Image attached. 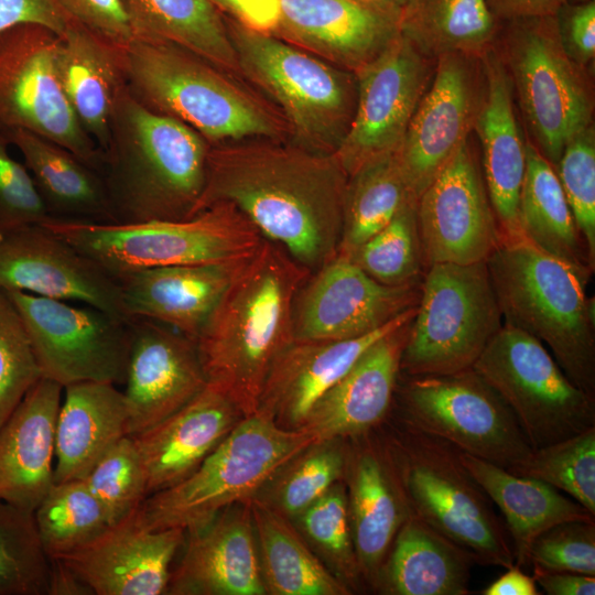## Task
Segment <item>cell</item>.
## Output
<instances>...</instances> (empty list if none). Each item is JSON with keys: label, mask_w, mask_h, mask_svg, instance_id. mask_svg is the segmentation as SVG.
Instances as JSON below:
<instances>
[{"label": "cell", "mask_w": 595, "mask_h": 595, "mask_svg": "<svg viewBox=\"0 0 595 595\" xmlns=\"http://www.w3.org/2000/svg\"><path fill=\"white\" fill-rule=\"evenodd\" d=\"M60 36L23 23L0 34V133L24 130L67 149L101 173L102 153L76 118L57 72Z\"/></svg>", "instance_id": "obj_14"}, {"label": "cell", "mask_w": 595, "mask_h": 595, "mask_svg": "<svg viewBox=\"0 0 595 595\" xmlns=\"http://www.w3.org/2000/svg\"><path fill=\"white\" fill-rule=\"evenodd\" d=\"M343 440L314 442L289 459L256 496L293 519L345 475Z\"/></svg>", "instance_id": "obj_43"}, {"label": "cell", "mask_w": 595, "mask_h": 595, "mask_svg": "<svg viewBox=\"0 0 595 595\" xmlns=\"http://www.w3.org/2000/svg\"><path fill=\"white\" fill-rule=\"evenodd\" d=\"M399 23L400 33L434 61L448 53L482 57L501 28L486 0H408Z\"/></svg>", "instance_id": "obj_40"}, {"label": "cell", "mask_w": 595, "mask_h": 595, "mask_svg": "<svg viewBox=\"0 0 595 595\" xmlns=\"http://www.w3.org/2000/svg\"><path fill=\"white\" fill-rule=\"evenodd\" d=\"M311 273L264 239L195 340L207 385L244 416L258 410L273 361L294 340V303Z\"/></svg>", "instance_id": "obj_2"}, {"label": "cell", "mask_w": 595, "mask_h": 595, "mask_svg": "<svg viewBox=\"0 0 595 595\" xmlns=\"http://www.w3.org/2000/svg\"><path fill=\"white\" fill-rule=\"evenodd\" d=\"M314 442L303 429H282L257 410L190 476L148 496L137 508L138 518L152 530H199L227 507L255 498L289 459Z\"/></svg>", "instance_id": "obj_8"}, {"label": "cell", "mask_w": 595, "mask_h": 595, "mask_svg": "<svg viewBox=\"0 0 595 595\" xmlns=\"http://www.w3.org/2000/svg\"><path fill=\"white\" fill-rule=\"evenodd\" d=\"M529 565L595 576V521H566L551 527L531 544Z\"/></svg>", "instance_id": "obj_51"}, {"label": "cell", "mask_w": 595, "mask_h": 595, "mask_svg": "<svg viewBox=\"0 0 595 595\" xmlns=\"http://www.w3.org/2000/svg\"><path fill=\"white\" fill-rule=\"evenodd\" d=\"M509 472L565 493L595 516V426L532 450L528 458Z\"/></svg>", "instance_id": "obj_46"}, {"label": "cell", "mask_w": 595, "mask_h": 595, "mask_svg": "<svg viewBox=\"0 0 595 595\" xmlns=\"http://www.w3.org/2000/svg\"><path fill=\"white\" fill-rule=\"evenodd\" d=\"M57 382L42 377L0 428V500L34 512L54 484Z\"/></svg>", "instance_id": "obj_29"}, {"label": "cell", "mask_w": 595, "mask_h": 595, "mask_svg": "<svg viewBox=\"0 0 595 595\" xmlns=\"http://www.w3.org/2000/svg\"><path fill=\"white\" fill-rule=\"evenodd\" d=\"M58 36L56 63L62 89L83 129L104 153L115 106L127 87L123 47L71 18Z\"/></svg>", "instance_id": "obj_32"}, {"label": "cell", "mask_w": 595, "mask_h": 595, "mask_svg": "<svg viewBox=\"0 0 595 595\" xmlns=\"http://www.w3.org/2000/svg\"><path fill=\"white\" fill-rule=\"evenodd\" d=\"M68 20L56 0H0V34L19 24L36 23L61 35Z\"/></svg>", "instance_id": "obj_55"}, {"label": "cell", "mask_w": 595, "mask_h": 595, "mask_svg": "<svg viewBox=\"0 0 595 595\" xmlns=\"http://www.w3.org/2000/svg\"><path fill=\"white\" fill-rule=\"evenodd\" d=\"M426 267L486 261L500 241L478 160L465 140L416 202Z\"/></svg>", "instance_id": "obj_18"}, {"label": "cell", "mask_w": 595, "mask_h": 595, "mask_svg": "<svg viewBox=\"0 0 595 595\" xmlns=\"http://www.w3.org/2000/svg\"><path fill=\"white\" fill-rule=\"evenodd\" d=\"M410 324L372 344L311 409L303 426L316 442L356 437L387 415Z\"/></svg>", "instance_id": "obj_27"}, {"label": "cell", "mask_w": 595, "mask_h": 595, "mask_svg": "<svg viewBox=\"0 0 595 595\" xmlns=\"http://www.w3.org/2000/svg\"><path fill=\"white\" fill-rule=\"evenodd\" d=\"M244 418L207 385L162 422L130 435L145 469L148 496L190 476Z\"/></svg>", "instance_id": "obj_30"}, {"label": "cell", "mask_w": 595, "mask_h": 595, "mask_svg": "<svg viewBox=\"0 0 595 595\" xmlns=\"http://www.w3.org/2000/svg\"><path fill=\"white\" fill-rule=\"evenodd\" d=\"M518 215L523 239L591 279L594 268L555 169L530 140Z\"/></svg>", "instance_id": "obj_38"}, {"label": "cell", "mask_w": 595, "mask_h": 595, "mask_svg": "<svg viewBox=\"0 0 595 595\" xmlns=\"http://www.w3.org/2000/svg\"><path fill=\"white\" fill-rule=\"evenodd\" d=\"M10 145L0 133V229L48 218L29 170L11 155Z\"/></svg>", "instance_id": "obj_52"}, {"label": "cell", "mask_w": 595, "mask_h": 595, "mask_svg": "<svg viewBox=\"0 0 595 595\" xmlns=\"http://www.w3.org/2000/svg\"><path fill=\"white\" fill-rule=\"evenodd\" d=\"M251 257L142 269L116 280L129 317L150 318L196 340L225 291Z\"/></svg>", "instance_id": "obj_26"}, {"label": "cell", "mask_w": 595, "mask_h": 595, "mask_svg": "<svg viewBox=\"0 0 595 595\" xmlns=\"http://www.w3.org/2000/svg\"><path fill=\"white\" fill-rule=\"evenodd\" d=\"M399 21L366 0H280L272 34L356 73L400 34Z\"/></svg>", "instance_id": "obj_23"}, {"label": "cell", "mask_w": 595, "mask_h": 595, "mask_svg": "<svg viewBox=\"0 0 595 595\" xmlns=\"http://www.w3.org/2000/svg\"><path fill=\"white\" fill-rule=\"evenodd\" d=\"M68 18L87 30L125 47L134 31L122 0H56Z\"/></svg>", "instance_id": "obj_53"}, {"label": "cell", "mask_w": 595, "mask_h": 595, "mask_svg": "<svg viewBox=\"0 0 595 595\" xmlns=\"http://www.w3.org/2000/svg\"><path fill=\"white\" fill-rule=\"evenodd\" d=\"M225 18L248 29L271 33L280 12V0H208Z\"/></svg>", "instance_id": "obj_56"}, {"label": "cell", "mask_w": 595, "mask_h": 595, "mask_svg": "<svg viewBox=\"0 0 595 595\" xmlns=\"http://www.w3.org/2000/svg\"><path fill=\"white\" fill-rule=\"evenodd\" d=\"M502 325L486 261L431 264L421 282L400 370L437 376L469 369Z\"/></svg>", "instance_id": "obj_11"}, {"label": "cell", "mask_w": 595, "mask_h": 595, "mask_svg": "<svg viewBox=\"0 0 595 595\" xmlns=\"http://www.w3.org/2000/svg\"><path fill=\"white\" fill-rule=\"evenodd\" d=\"M484 87L480 57L448 53L435 60L431 83L396 152L408 188L416 201L468 139Z\"/></svg>", "instance_id": "obj_17"}, {"label": "cell", "mask_w": 595, "mask_h": 595, "mask_svg": "<svg viewBox=\"0 0 595 595\" xmlns=\"http://www.w3.org/2000/svg\"><path fill=\"white\" fill-rule=\"evenodd\" d=\"M411 201L396 152L363 165L348 177L337 255L350 257Z\"/></svg>", "instance_id": "obj_41"}, {"label": "cell", "mask_w": 595, "mask_h": 595, "mask_svg": "<svg viewBox=\"0 0 595 595\" xmlns=\"http://www.w3.org/2000/svg\"><path fill=\"white\" fill-rule=\"evenodd\" d=\"M90 589L61 561L52 559L48 595H87Z\"/></svg>", "instance_id": "obj_60"}, {"label": "cell", "mask_w": 595, "mask_h": 595, "mask_svg": "<svg viewBox=\"0 0 595 595\" xmlns=\"http://www.w3.org/2000/svg\"><path fill=\"white\" fill-rule=\"evenodd\" d=\"M464 466L504 517L511 538L515 565L529 567L533 541L551 527L566 521H595V516L559 489L534 478L459 451Z\"/></svg>", "instance_id": "obj_34"}, {"label": "cell", "mask_w": 595, "mask_h": 595, "mask_svg": "<svg viewBox=\"0 0 595 595\" xmlns=\"http://www.w3.org/2000/svg\"><path fill=\"white\" fill-rule=\"evenodd\" d=\"M250 500L227 507L204 528L186 533V548L171 572L167 594H267Z\"/></svg>", "instance_id": "obj_25"}, {"label": "cell", "mask_w": 595, "mask_h": 595, "mask_svg": "<svg viewBox=\"0 0 595 595\" xmlns=\"http://www.w3.org/2000/svg\"><path fill=\"white\" fill-rule=\"evenodd\" d=\"M493 13L501 22L554 17L567 0H486Z\"/></svg>", "instance_id": "obj_58"}, {"label": "cell", "mask_w": 595, "mask_h": 595, "mask_svg": "<svg viewBox=\"0 0 595 595\" xmlns=\"http://www.w3.org/2000/svg\"><path fill=\"white\" fill-rule=\"evenodd\" d=\"M361 576L376 584L392 542L411 513L392 447L366 444L347 453L345 475Z\"/></svg>", "instance_id": "obj_31"}, {"label": "cell", "mask_w": 595, "mask_h": 595, "mask_svg": "<svg viewBox=\"0 0 595 595\" xmlns=\"http://www.w3.org/2000/svg\"><path fill=\"white\" fill-rule=\"evenodd\" d=\"M392 452L411 512L479 565H515L511 538L494 504L450 443L402 421Z\"/></svg>", "instance_id": "obj_9"}, {"label": "cell", "mask_w": 595, "mask_h": 595, "mask_svg": "<svg viewBox=\"0 0 595 595\" xmlns=\"http://www.w3.org/2000/svg\"><path fill=\"white\" fill-rule=\"evenodd\" d=\"M41 378L21 314L0 289V428Z\"/></svg>", "instance_id": "obj_49"}, {"label": "cell", "mask_w": 595, "mask_h": 595, "mask_svg": "<svg viewBox=\"0 0 595 595\" xmlns=\"http://www.w3.org/2000/svg\"><path fill=\"white\" fill-rule=\"evenodd\" d=\"M366 1H370V2H372L371 0H366ZM372 3H374V2H372Z\"/></svg>", "instance_id": "obj_62"}, {"label": "cell", "mask_w": 595, "mask_h": 595, "mask_svg": "<svg viewBox=\"0 0 595 595\" xmlns=\"http://www.w3.org/2000/svg\"><path fill=\"white\" fill-rule=\"evenodd\" d=\"M123 396L129 435L162 422L194 399L207 380L195 340L162 323L132 316Z\"/></svg>", "instance_id": "obj_21"}, {"label": "cell", "mask_w": 595, "mask_h": 595, "mask_svg": "<svg viewBox=\"0 0 595 595\" xmlns=\"http://www.w3.org/2000/svg\"><path fill=\"white\" fill-rule=\"evenodd\" d=\"M486 264L504 323L537 338L565 375L595 398L589 278L523 238L501 239Z\"/></svg>", "instance_id": "obj_5"}, {"label": "cell", "mask_w": 595, "mask_h": 595, "mask_svg": "<svg viewBox=\"0 0 595 595\" xmlns=\"http://www.w3.org/2000/svg\"><path fill=\"white\" fill-rule=\"evenodd\" d=\"M421 282L386 285L337 255L300 289L293 310L294 339L342 340L371 333L418 305Z\"/></svg>", "instance_id": "obj_19"}, {"label": "cell", "mask_w": 595, "mask_h": 595, "mask_svg": "<svg viewBox=\"0 0 595 595\" xmlns=\"http://www.w3.org/2000/svg\"><path fill=\"white\" fill-rule=\"evenodd\" d=\"M240 76L252 83L281 113L292 143L334 153L356 107L357 79L284 40L224 17Z\"/></svg>", "instance_id": "obj_7"}, {"label": "cell", "mask_w": 595, "mask_h": 595, "mask_svg": "<svg viewBox=\"0 0 595 595\" xmlns=\"http://www.w3.org/2000/svg\"><path fill=\"white\" fill-rule=\"evenodd\" d=\"M3 136L21 153L48 218L115 224L100 172L32 132L13 130Z\"/></svg>", "instance_id": "obj_35"}, {"label": "cell", "mask_w": 595, "mask_h": 595, "mask_svg": "<svg viewBox=\"0 0 595 595\" xmlns=\"http://www.w3.org/2000/svg\"><path fill=\"white\" fill-rule=\"evenodd\" d=\"M576 227L595 268V129L594 123L565 145L555 165Z\"/></svg>", "instance_id": "obj_50"}, {"label": "cell", "mask_w": 595, "mask_h": 595, "mask_svg": "<svg viewBox=\"0 0 595 595\" xmlns=\"http://www.w3.org/2000/svg\"><path fill=\"white\" fill-rule=\"evenodd\" d=\"M51 566L34 513L0 500V595H48Z\"/></svg>", "instance_id": "obj_44"}, {"label": "cell", "mask_w": 595, "mask_h": 595, "mask_svg": "<svg viewBox=\"0 0 595 595\" xmlns=\"http://www.w3.org/2000/svg\"><path fill=\"white\" fill-rule=\"evenodd\" d=\"M208 150L197 131L147 108L126 87L102 153L115 224L193 216L205 186Z\"/></svg>", "instance_id": "obj_3"}, {"label": "cell", "mask_w": 595, "mask_h": 595, "mask_svg": "<svg viewBox=\"0 0 595 595\" xmlns=\"http://www.w3.org/2000/svg\"><path fill=\"white\" fill-rule=\"evenodd\" d=\"M416 202L407 203L348 259L376 281L392 286L419 283L424 264Z\"/></svg>", "instance_id": "obj_45"}, {"label": "cell", "mask_w": 595, "mask_h": 595, "mask_svg": "<svg viewBox=\"0 0 595 595\" xmlns=\"http://www.w3.org/2000/svg\"><path fill=\"white\" fill-rule=\"evenodd\" d=\"M416 306L364 336L342 340H293L273 361L258 410L280 428L299 430L311 409L378 339L412 322Z\"/></svg>", "instance_id": "obj_24"}, {"label": "cell", "mask_w": 595, "mask_h": 595, "mask_svg": "<svg viewBox=\"0 0 595 595\" xmlns=\"http://www.w3.org/2000/svg\"><path fill=\"white\" fill-rule=\"evenodd\" d=\"M480 58L485 87L473 129L482 147L483 176L500 240L522 238L518 213L526 140L515 112L511 82L495 47Z\"/></svg>", "instance_id": "obj_28"}, {"label": "cell", "mask_w": 595, "mask_h": 595, "mask_svg": "<svg viewBox=\"0 0 595 595\" xmlns=\"http://www.w3.org/2000/svg\"><path fill=\"white\" fill-rule=\"evenodd\" d=\"M539 152L555 167L567 142L593 125L588 69L563 48L555 17L501 22L495 45Z\"/></svg>", "instance_id": "obj_10"}, {"label": "cell", "mask_w": 595, "mask_h": 595, "mask_svg": "<svg viewBox=\"0 0 595 595\" xmlns=\"http://www.w3.org/2000/svg\"><path fill=\"white\" fill-rule=\"evenodd\" d=\"M434 66V60L400 33L355 73V112L334 152L348 177L366 163L398 151Z\"/></svg>", "instance_id": "obj_16"}, {"label": "cell", "mask_w": 595, "mask_h": 595, "mask_svg": "<svg viewBox=\"0 0 595 595\" xmlns=\"http://www.w3.org/2000/svg\"><path fill=\"white\" fill-rule=\"evenodd\" d=\"M473 558L412 512L376 584L394 595H467Z\"/></svg>", "instance_id": "obj_36"}, {"label": "cell", "mask_w": 595, "mask_h": 595, "mask_svg": "<svg viewBox=\"0 0 595 595\" xmlns=\"http://www.w3.org/2000/svg\"><path fill=\"white\" fill-rule=\"evenodd\" d=\"M483 589V595H539L533 576L526 574L521 567L512 565Z\"/></svg>", "instance_id": "obj_59"}, {"label": "cell", "mask_w": 595, "mask_h": 595, "mask_svg": "<svg viewBox=\"0 0 595 595\" xmlns=\"http://www.w3.org/2000/svg\"><path fill=\"white\" fill-rule=\"evenodd\" d=\"M472 368L509 405L532 450L595 426V398L519 328L504 323Z\"/></svg>", "instance_id": "obj_12"}, {"label": "cell", "mask_w": 595, "mask_h": 595, "mask_svg": "<svg viewBox=\"0 0 595 595\" xmlns=\"http://www.w3.org/2000/svg\"><path fill=\"white\" fill-rule=\"evenodd\" d=\"M123 63L127 88L139 102L184 122L209 145L289 137L269 100L181 46L136 37L123 47Z\"/></svg>", "instance_id": "obj_4"}, {"label": "cell", "mask_w": 595, "mask_h": 595, "mask_svg": "<svg viewBox=\"0 0 595 595\" xmlns=\"http://www.w3.org/2000/svg\"><path fill=\"white\" fill-rule=\"evenodd\" d=\"M33 513L51 559L85 545L110 526L104 507L84 479L54 483Z\"/></svg>", "instance_id": "obj_42"}, {"label": "cell", "mask_w": 595, "mask_h": 595, "mask_svg": "<svg viewBox=\"0 0 595 595\" xmlns=\"http://www.w3.org/2000/svg\"><path fill=\"white\" fill-rule=\"evenodd\" d=\"M379 8L399 17L404 9L408 0H371Z\"/></svg>", "instance_id": "obj_61"}, {"label": "cell", "mask_w": 595, "mask_h": 595, "mask_svg": "<svg viewBox=\"0 0 595 595\" xmlns=\"http://www.w3.org/2000/svg\"><path fill=\"white\" fill-rule=\"evenodd\" d=\"M122 2L137 39L175 44L220 69L241 77L224 17L208 0Z\"/></svg>", "instance_id": "obj_39"}, {"label": "cell", "mask_w": 595, "mask_h": 595, "mask_svg": "<svg viewBox=\"0 0 595 595\" xmlns=\"http://www.w3.org/2000/svg\"><path fill=\"white\" fill-rule=\"evenodd\" d=\"M7 292L21 314L42 377L63 388L83 381L125 383L130 318L87 304Z\"/></svg>", "instance_id": "obj_15"}, {"label": "cell", "mask_w": 595, "mask_h": 595, "mask_svg": "<svg viewBox=\"0 0 595 595\" xmlns=\"http://www.w3.org/2000/svg\"><path fill=\"white\" fill-rule=\"evenodd\" d=\"M326 560V566L350 589L361 577L350 526L346 484L337 482L324 496L291 519Z\"/></svg>", "instance_id": "obj_47"}, {"label": "cell", "mask_w": 595, "mask_h": 595, "mask_svg": "<svg viewBox=\"0 0 595 595\" xmlns=\"http://www.w3.org/2000/svg\"><path fill=\"white\" fill-rule=\"evenodd\" d=\"M186 532L152 530L137 509L85 545L56 560L96 595H160L167 591L171 565Z\"/></svg>", "instance_id": "obj_22"}, {"label": "cell", "mask_w": 595, "mask_h": 595, "mask_svg": "<svg viewBox=\"0 0 595 595\" xmlns=\"http://www.w3.org/2000/svg\"><path fill=\"white\" fill-rule=\"evenodd\" d=\"M554 17L564 51L589 71L595 58V0H567Z\"/></svg>", "instance_id": "obj_54"}, {"label": "cell", "mask_w": 595, "mask_h": 595, "mask_svg": "<svg viewBox=\"0 0 595 595\" xmlns=\"http://www.w3.org/2000/svg\"><path fill=\"white\" fill-rule=\"evenodd\" d=\"M42 224L115 280L149 268L247 259L264 240L229 203L182 219L113 224L47 218Z\"/></svg>", "instance_id": "obj_6"}, {"label": "cell", "mask_w": 595, "mask_h": 595, "mask_svg": "<svg viewBox=\"0 0 595 595\" xmlns=\"http://www.w3.org/2000/svg\"><path fill=\"white\" fill-rule=\"evenodd\" d=\"M64 389L55 423L54 483L85 478L112 445L129 435L126 399L116 385L83 381Z\"/></svg>", "instance_id": "obj_33"}, {"label": "cell", "mask_w": 595, "mask_h": 595, "mask_svg": "<svg viewBox=\"0 0 595 595\" xmlns=\"http://www.w3.org/2000/svg\"><path fill=\"white\" fill-rule=\"evenodd\" d=\"M83 479L104 507L110 524L131 513L148 497L145 469L130 435L112 445Z\"/></svg>", "instance_id": "obj_48"}, {"label": "cell", "mask_w": 595, "mask_h": 595, "mask_svg": "<svg viewBox=\"0 0 595 595\" xmlns=\"http://www.w3.org/2000/svg\"><path fill=\"white\" fill-rule=\"evenodd\" d=\"M0 289L76 301L131 318L117 280L42 223L0 229Z\"/></svg>", "instance_id": "obj_20"}, {"label": "cell", "mask_w": 595, "mask_h": 595, "mask_svg": "<svg viewBox=\"0 0 595 595\" xmlns=\"http://www.w3.org/2000/svg\"><path fill=\"white\" fill-rule=\"evenodd\" d=\"M348 175L334 153L285 140L209 145L194 215L229 203L268 239L314 272L336 255Z\"/></svg>", "instance_id": "obj_1"}, {"label": "cell", "mask_w": 595, "mask_h": 595, "mask_svg": "<svg viewBox=\"0 0 595 595\" xmlns=\"http://www.w3.org/2000/svg\"><path fill=\"white\" fill-rule=\"evenodd\" d=\"M251 517L266 592L348 595L351 589L315 555L293 521L255 497Z\"/></svg>", "instance_id": "obj_37"}, {"label": "cell", "mask_w": 595, "mask_h": 595, "mask_svg": "<svg viewBox=\"0 0 595 595\" xmlns=\"http://www.w3.org/2000/svg\"><path fill=\"white\" fill-rule=\"evenodd\" d=\"M533 578L548 595H594L595 576L532 566Z\"/></svg>", "instance_id": "obj_57"}, {"label": "cell", "mask_w": 595, "mask_h": 595, "mask_svg": "<svg viewBox=\"0 0 595 595\" xmlns=\"http://www.w3.org/2000/svg\"><path fill=\"white\" fill-rule=\"evenodd\" d=\"M410 377L401 421L508 470L531 454L509 405L473 368Z\"/></svg>", "instance_id": "obj_13"}]
</instances>
